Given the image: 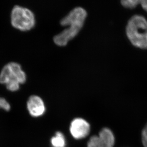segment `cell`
I'll use <instances>...</instances> for the list:
<instances>
[{
    "instance_id": "cell-1",
    "label": "cell",
    "mask_w": 147,
    "mask_h": 147,
    "mask_svg": "<svg viewBox=\"0 0 147 147\" xmlns=\"http://www.w3.org/2000/svg\"><path fill=\"white\" fill-rule=\"evenodd\" d=\"M86 16V11L81 7H76L73 9L61 20V26L69 27L54 37L55 44L60 47L67 45L70 40L75 38L79 33L83 26Z\"/></svg>"
},
{
    "instance_id": "cell-2",
    "label": "cell",
    "mask_w": 147,
    "mask_h": 147,
    "mask_svg": "<svg viewBox=\"0 0 147 147\" xmlns=\"http://www.w3.org/2000/svg\"><path fill=\"white\" fill-rule=\"evenodd\" d=\"M126 34L134 47L147 49V20L143 16L136 14L129 20Z\"/></svg>"
},
{
    "instance_id": "cell-3",
    "label": "cell",
    "mask_w": 147,
    "mask_h": 147,
    "mask_svg": "<svg viewBox=\"0 0 147 147\" xmlns=\"http://www.w3.org/2000/svg\"><path fill=\"white\" fill-rule=\"evenodd\" d=\"M26 73L19 64L9 63L6 65L0 73V83L5 85L6 88L11 91H16L20 85L26 81Z\"/></svg>"
},
{
    "instance_id": "cell-4",
    "label": "cell",
    "mask_w": 147,
    "mask_h": 147,
    "mask_svg": "<svg viewBox=\"0 0 147 147\" xmlns=\"http://www.w3.org/2000/svg\"><path fill=\"white\" fill-rule=\"evenodd\" d=\"M11 21L13 27L22 31L31 30L36 23L33 12L28 9L18 5L14 6L12 10Z\"/></svg>"
},
{
    "instance_id": "cell-5",
    "label": "cell",
    "mask_w": 147,
    "mask_h": 147,
    "mask_svg": "<svg viewBox=\"0 0 147 147\" xmlns=\"http://www.w3.org/2000/svg\"><path fill=\"white\" fill-rule=\"evenodd\" d=\"M114 135L110 129L104 128L98 136H92L88 142L87 147H113L115 144Z\"/></svg>"
},
{
    "instance_id": "cell-6",
    "label": "cell",
    "mask_w": 147,
    "mask_h": 147,
    "mask_svg": "<svg viewBox=\"0 0 147 147\" xmlns=\"http://www.w3.org/2000/svg\"><path fill=\"white\" fill-rule=\"evenodd\" d=\"M90 127L86 120L82 118H76L73 120L70 126V131L74 138L84 139L89 134Z\"/></svg>"
},
{
    "instance_id": "cell-7",
    "label": "cell",
    "mask_w": 147,
    "mask_h": 147,
    "mask_svg": "<svg viewBox=\"0 0 147 147\" xmlns=\"http://www.w3.org/2000/svg\"><path fill=\"white\" fill-rule=\"evenodd\" d=\"M27 109L30 114L34 117L42 116L45 111L44 101L37 96H32L29 98L27 103Z\"/></svg>"
},
{
    "instance_id": "cell-8",
    "label": "cell",
    "mask_w": 147,
    "mask_h": 147,
    "mask_svg": "<svg viewBox=\"0 0 147 147\" xmlns=\"http://www.w3.org/2000/svg\"><path fill=\"white\" fill-rule=\"evenodd\" d=\"M51 145L53 147H66V140L64 135L60 132H57L51 140Z\"/></svg>"
},
{
    "instance_id": "cell-9",
    "label": "cell",
    "mask_w": 147,
    "mask_h": 147,
    "mask_svg": "<svg viewBox=\"0 0 147 147\" xmlns=\"http://www.w3.org/2000/svg\"><path fill=\"white\" fill-rule=\"evenodd\" d=\"M122 6L127 8L133 9L140 4V0H120Z\"/></svg>"
},
{
    "instance_id": "cell-10",
    "label": "cell",
    "mask_w": 147,
    "mask_h": 147,
    "mask_svg": "<svg viewBox=\"0 0 147 147\" xmlns=\"http://www.w3.org/2000/svg\"><path fill=\"white\" fill-rule=\"evenodd\" d=\"M142 140L144 147H147V123L142 131Z\"/></svg>"
},
{
    "instance_id": "cell-11",
    "label": "cell",
    "mask_w": 147,
    "mask_h": 147,
    "mask_svg": "<svg viewBox=\"0 0 147 147\" xmlns=\"http://www.w3.org/2000/svg\"><path fill=\"white\" fill-rule=\"evenodd\" d=\"M140 4L142 8L147 12V0H140Z\"/></svg>"
},
{
    "instance_id": "cell-12",
    "label": "cell",
    "mask_w": 147,
    "mask_h": 147,
    "mask_svg": "<svg viewBox=\"0 0 147 147\" xmlns=\"http://www.w3.org/2000/svg\"><path fill=\"white\" fill-rule=\"evenodd\" d=\"M1 98H0V109H1Z\"/></svg>"
}]
</instances>
